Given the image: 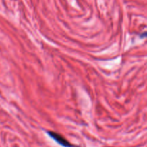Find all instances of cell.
Masks as SVG:
<instances>
[{"instance_id":"1","label":"cell","mask_w":147,"mask_h":147,"mask_svg":"<svg viewBox=\"0 0 147 147\" xmlns=\"http://www.w3.org/2000/svg\"><path fill=\"white\" fill-rule=\"evenodd\" d=\"M47 134H48L52 138H53L56 142H57L60 145L63 146L74 147L73 144H70V143L69 142L67 139H65L63 135H60V134L57 133L53 132V131H47Z\"/></svg>"}]
</instances>
